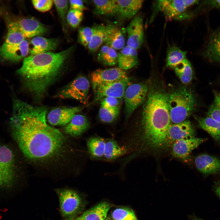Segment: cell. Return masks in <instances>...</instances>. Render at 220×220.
Instances as JSON below:
<instances>
[{
	"mask_svg": "<svg viewBox=\"0 0 220 220\" xmlns=\"http://www.w3.org/2000/svg\"><path fill=\"white\" fill-rule=\"evenodd\" d=\"M47 110L14 99L9 125L12 137L23 154L34 161H45L61 154L67 140L58 129L48 125Z\"/></svg>",
	"mask_w": 220,
	"mask_h": 220,
	"instance_id": "obj_1",
	"label": "cell"
},
{
	"mask_svg": "<svg viewBox=\"0 0 220 220\" xmlns=\"http://www.w3.org/2000/svg\"><path fill=\"white\" fill-rule=\"evenodd\" d=\"M168 95L164 90L159 88L148 90L140 127L125 144L127 149L135 155L145 151L156 150L168 146L167 134L171 124Z\"/></svg>",
	"mask_w": 220,
	"mask_h": 220,
	"instance_id": "obj_2",
	"label": "cell"
},
{
	"mask_svg": "<svg viewBox=\"0 0 220 220\" xmlns=\"http://www.w3.org/2000/svg\"><path fill=\"white\" fill-rule=\"evenodd\" d=\"M74 46L62 51L48 52L26 57L17 71L25 87L37 100H41L56 82Z\"/></svg>",
	"mask_w": 220,
	"mask_h": 220,
	"instance_id": "obj_3",
	"label": "cell"
},
{
	"mask_svg": "<svg viewBox=\"0 0 220 220\" xmlns=\"http://www.w3.org/2000/svg\"><path fill=\"white\" fill-rule=\"evenodd\" d=\"M168 105L171 123L186 120L194 110L196 99L188 88L180 87L168 95Z\"/></svg>",
	"mask_w": 220,
	"mask_h": 220,
	"instance_id": "obj_4",
	"label": "cell"
},
{
	"mask_svg": "<svg viewBox=\"0 0 220 220\" xmlns=\"http://www.w3.org/2000/svg\"><path fill=\"white\" fill-rule=\"evenodd\" d=\"M59 202L60 211L64 220H75L81 211L82 198L75 190L69 189L56 190Z\"/></svg>",
	"mask_w": 220,
	"mask_h": 220,
	"instance_id": "obj_5",
	"label": "cell"
},
{
	"mask_svg": "<svg viewBox=\"0 0 220 220\" xmlns=\"http://www.w3.org/2000/svg\"><path fill=\"white\" fill-rule=\"evenodd\" d=\"M17 168L15 157L12 150L5 145H0V188H9L14 184Z\"/></svg>",
	"mask_w": 220,
	"mask_h": 220,
	"instance_id": "obj_6",
	"label": "cell"
},
{
	"mask_svg": "<svg viewBox=\"0 0 220 220\" xmlns=\"http://www.w3.org/2000/svg\"><path fill=\"white\" fill-rule=\"evenodd\" d=\"M148 90V86L144 83H131L128 86L123 97L127 119L145 102Z\"/></svg>",
	"mask_w": 220,
	"mask_h": 220,
	"instance_id": "obj_7",
	"label": "cell"
},
{
	"mask_svg": "<svg viewBox=\"0 0 220 220\" xmlns=\"http://www.w3.org/2000/svg\"><path fill=\"white\" fill-rule=\"evenodd\" d=\"M90 87V82L87 78L80 76L63 88L57 94L56 97L73 99L83 103L87 97Z\"/></svg>",
	"mask_w": 220,
	"mask_h": 220,
	"instance_id": "obj_8",
	"label": "cell"
},
{
	"mask_svg": "<svg viewBox=\"0 0 220 220\" xmlns=\"http://www.w3.org/2000/svg\"><path fill=\"white\" fill-rule=\"evenodd\" d=\"M131 83V78L127 76L116 81L99 85L93 89L94 100L97 101L108 97L121 99L126 88Z\"/></svg>",
	"mask_w": 220,
	"mask_h": 220,
	"instance_id": "obj_9",
	"label": "cell"
},
{
	"mask_svg": "<svg viewBox=\"0 0 220 220\" xmlns=\"http://www.w3.org/2000/svg\"><path fill=\"white\" fill-rule=\"evenodd\" d=\"M127 76L126 71L119 67L99 69L91 73L90 80L94 89L99 85L116 81Z\"/></svg>",
	"mask_w": 220,
	"mask_h": 220,
	"instance_id": "obj_10",
	"label": "cell"
},
{
	"mask_svg": "<svg viewBox=\"0 0 220 220\" xmlns=\"http://www.w3.org/2000/svg\"><path fill=\"white\" fill-rule=\"evenodd\" d=\"M127 45L138 50L142 45L144 39L143 21L140 15L135 16L127 25Z\"/></svg>",
	"mask_w": 220,
	"mask_h": 220,
	"instance_id": "obj_11",
	"label": "cell"
},
{
	"mask_svg": "<svg viewBox=\"0 0 220 220\" xmlns=\"http://www.w3.org/2000/svg\"><path fill=\"white\" fill-rule=\"evenodd\" d=\"M207 140L194 136L177 141L172 145V155L174 157L185 160L193 150Z\"/></svg>",
	"mask_w": 220,
	"mask_h": 220,
	"instance_id": "obj_12",
	"label": "cell"
},
{
	"mask_svg": "<svg viewBox=\"0 0 220 220\" xmlns=\"http://www.w3.org/2000/svg\"><path fill=\"white\" fill-rule=\"evenodd\" d=\"M83 108L81 106H77L56 108L48 114L47 117L48 122L53 126H65Z\"/></svg>",
	"mask_w": 220,
	"mask_h": 220,
	"instance_id": "obj_13",
	"label": "cell"
},
{
	"mask_svg": "<svg viewBox=\"0 0 220 220\" xmlns=\"http://www.w3.org/2000/svg\"><path fill=\"white\" fill-rule=\"evenodd\" d=\"M15 22L25 38L41 36L45 34L48 30L46 26L34 18H23Z\"/></svg>",
	"mask_w": 220,
	"mask_h": 220,
	"instance_id": "obj_14",
	"label": "cell"
},
{
	"mask_svg": "<svg viewBox=\"0 0 220 220\" xmlns=\"http://www.w3.org/2000/svg\"><path fill=\"white\" fill-rule=\"evenodd\" d=\"M195 130L190 121L186 120L177 123H171L168 130L167 143L169 146L179 140L194 137Z\"/></svg>",
	"mask_w": 220,
	"mask_h": 220,
	"instance_id": "obj_15",
	"label": "cell"
},
{
	"mask_svg": "<svg viewBox=\"0 0 220 220\" xmlns=\"http://www.w3.org/2000/svg\"><path fill=\"white\" fill-rule=\"evenodd\" d=\"M157 5L158 9L163 12L168 19L184 18L187 9L183 0H159Z\"/></svg>",
	"mask_w": 220,
	"mask_h": 220,
	"instance_id": "obj_16",
	"label": "cell"
},
{
	"mask_svg": "<svg viewBox=\"0 0 220 220\" xmlns=\"http://www.w3.org/2000/svg\"><path fill=\"white\" fill-rule=\"evenodd\" d=\"M197 169L205 175L220 173V159L207 154L200 155L195 160Z\"/></svg>",
	"mask_w": 220,
	"mask_h": 220,
	"instance_id": "obj_17",
	"label": "cell"
},
{
	"mask_svg": "<svg viewBox=\"0 0 220 220\" xmlns=\"http://www.w3.org/2000/svg\"><path fill=\"white\" fill-rule=\"evenodd\" d=\"M90 127V123L85 116L76 114L63 129L66 134L73 137H79L86 131Z\"/></svg>",
	"mask_w": 220,
	"mask_h": 220,
	"instance_id": "obj_18",
	"label": "cell"
},
{
	"mask_svg": "<svg viewBox=\"0 0 220 220\" xmlns=\"http://www.w3.org/2000/svg\"><path fill=\"white\" fill-rule=\"evenodd\" d=\"M25 39L15 22L8 24L7 35L5 40L0 48V55L16 46Z\"/></svg>",
	"mask_w": 220,
	"mask_h": 220,
	"instance_id": "obj_19",
	"label": "cell"
},
{
	"mask_svg": "<svg viewBox=\"0 0 220 220\" xmlns=\"http://www.w3.org/2000/svg\"><path fill=\"white\" fill-rule=\"evenodd\" d=\"M117 14L123 20H129L134 17L141 8L142 0H116Z\"/></svg>",
	"mask_w": 220,
	"mask_h": 220,
	"instance_id": "obj_20",
	"label": "cell"
},
{
	"mask_svg": "<svg viewBox=\"0 0 220 220\" xmlns=\"http://www.w3.org/2000/svg\"><path fill=\"white\" fill-rule=\"evenodd\" d=\"M137 50L125 46L118 53L119 68L124 70L131 69L138 64Z\"/></svg>",
	"mask_w": 220,
	"mask_h": 220,
	"instance_id": "obj_21",
	"label": "cell"
},
{
	"mask_svg": "<svg viewBox=\"0 0 220 220\" xmlns=\"http://www.w3.org/2000/svg\"><path fill=\"white\" fill-rule=\"evenodd\" d=\"M30 42L32 46L29 51L31 56L50 52L56 49L59 44L56 39L48 38L41 36L33 38Z\"/></svg>",
	"mask_w": 220,
	"mask_h": 220,
	"instance_id": "obj_22",
	"label": "cell"
},
{
	"mask_svg": "<svg viewBox=\"0 0 220 220\" xmlns=\"http://www.w3.org/2000/svg\"><path fill=\"white\" fill-rule=\"evenodd\" d=\"M204 55L211 61L220 62V29L215 31L210 35Z\"/></svg>",
	"mask_w": 220,
	"mask_h": 220,
	"instance_id": "obj_23",
	"label": "cell"
},
{
	"mask_svg": "<svg viewBox=\"0 0 220 220\" xmlns=\"http://www.w3.org/2000/svg\"><path fill=\"white\" fill-rule=\"evenodd\" d=\"M110 207L107 202L99 203L83 212L75 220H105Z\"/></svg>",
	"mask_w": 220,
	"mask_h": 220,
	"instance_id": "obj_24",
	"label": "cell"
},
{
	"mask_svg": "<svg viewBox=\"0 0 220 220\" xmlns=\"http://www.w3.org/2000/svg\"><path fill=\"white\" fill-rule=\"evenodd\" d=\"M125 39L121 30L114 25H108L105 45L116 50H121L125 46Z\"/></svg>",
	"mask_w": 220,
	"mask_h": 220,
	"instance_id": "obj_25",
	"label": "cell"
},
{
	"mask_svg": "<svg viewBox=\"0 0 220 220\" xmlns=\"http://www.w3.org/2000/svg\"><path fill=\"white\" fill-rule=\"evenodd\" d=\"M29 51V43L25 39L18 45L0 56L6 61L17 62L26 57Z\"/></svg>",
	"mask_w": 220,
	"mask_h": 220,
	"instance_id": "obj_26",
	"label": "cell"
},
{
	"mask_svg": "<svg viewBox=\"0 0 220 220\" xmlns=\"http://www.w3.org/2000/svg\"><path fill=\"white\" fill-rule=\"evenodd\" d=\"M93 33L91 40L88 48L91 53L96 52L105 41L107 30L108 25L98 24L93 27Z\"/></svg>",
	"mask_w": 220,
	"mask_h": 220,
	"instance_id": "obj_27",
	"label": "cell"
},
{
	"mask_svg": "<svg viewBox=\"0 0 220 220\" xmlns=\"http://www.w3.org/2000/svg\"><path fill=\"white\" fill-rule=\"evenodd\" d=\"M127 153L126 148L120 146L115 140L108 139L106 141L103 159L107 161H112Z\"/></svg>",
	"mask_w": 220,
	"mask_h": 220,
	"instance_id": "obj_28",
	"label": "cell"
},
{
	"mask_svg": "<svg viewBox=\"0 0 220 220\" xmlns=\"http://www.w3.org/2000/svg\"><path fill=\"white\" fill-rule=\"evenodd\" d=\"M106 140L99 137H92L86 141V145L91 157L95 160L104 159Z\"/></svg>",
	"mask_w": 220,
	"mask_h": 220,
	"instance_id": "obj_29",
	"label": "cell"
},
{
	"mask_svg": "<svg viewBox=\"0 0 220 220\" xmlns=\"http://www.w3.org/2000/svg\"><path fill=\"white\" fill-rule=\"evenodd\" d=\"M197 119L199 126L208 133L215 141H220V122L208 116L199 118Z\"/></svg>",
	"mask_w": 220,
	"mask_h": 220,
	"instance_id": "obj_30",
	"label": "cell"
},
{
	"mask_svg": "<svg viewBox=\"0 0 220 220\" xmlns=\"http://www.w3.org/2000/svg\"><path fill=\"white\" fill-rule=\"evenodd\" d=\"M92 2L95 6L94 13L95 14L112 16L117 13L116 0H95Z\"/></svg>",
	"mask_w": 220,
	"mask_h": 220,
	"instance_id": "obj_31",
	"label": "cell"
},
{
	"mask_svg": "<svg viewBox=\"0 0 220 220\" xmlns=\"http://www.w3.org/2000/svg\"><path fill=\"white\" fill-rule=\"evenodd\" d=\"M118 53L116 50L106 45H103L98 50L97 59L105 65L113 66L118 62Z\"/></svg>",
	"mask_w": 220,
	"mask_h": 220,
	"instance_id": "obj_32",
	"label": "cell"
},
{
	"mask_svg": "<svg viewBox=\"0 0 220 220\" xmlns=\"http://www.w3.org/2000/svg\"><path fill=\"white\" fill-rule=\"evenodd\" d=\"M174 69L176 75L183 84H188L192 81L193 75V68L190 62L186 58Z\"/></svg>",
	"mask_w": 220,
	"mask_h": 220,
	"instance_id": "obj_33",
	"label": "cell"
},
{
	"mask_svg": "<svg viewBox=\"0 0 220 220\" xmlns=\"http://www.w3.org/2000/svg\"><path fill=\"white\" fill-rule=\"evenodd\" d=\"M186 52L175 45L169 46L167 50L166 64L167 67L174 68L186 58Z\"/></svg>",
	"mask_w": 220,
	"mask_h": 220,
	"instance_id": "obj_34",
	"label": "cell"
},
{
	"mask_svg": "<svg viewBox=\"0 0 220 220\" xmlns=\"http://www.w3.org/2000/svg\"><path fill=\"white\" fill-rule=\"evenodd\" d=\"M63 29L65 31L68 29L67 16L69 2L68 0H53Z\"/></svg>",
	"mask_w": 220,
	"mask_h": 220,
	"instance_id": "obj_35",
	"label": "cell"
},
{
	"mask_svg": "<svg viewBox=\"0 0 220 220\" xmlns=\"http://www.w3.org/2000/svg\"><path fill=\"white\" fill-rule=\"evenodd\" d=\"M111 217L113 220H138L134 211L126 207L115 209L111 213Z\"/></svg>",
	"mask_w": 220,
	"mask_h": 220,
	"instance_id": "obj_36",
	"label": "cell"
},
{
	"mask_svg": "<svg viewBox=\"0 0 220 220\" xmlns=\"http://www.w3.org/2000/svg\"><path fill=\"white\" fill-rule=\"evenodd\" d=\"M119 111L120 109H112L101 106L99 112L100 119L104 123H112L116 119Z\"/></svg>",
	"mask_w": 220,
	"mask_h": 220,
	"instance_id": "obj_37",
	"label": "cell"
},
{
	"mask_svg": "<svg viewBox=\"0 0 220 220\" xmlns=\"http://www.w3.org/2000/svg\"><path fill=\"white\" fill-rule=\"evenodd\" d=\"M207 116L220 122V93H214V99L208 109Z\"/></svg>",
	"mask_w": 220,
	"mask_h": 220,
	"instance_id": "obj_38",
	"label": "cell"
},
{
	"mask_svg": "<svg viewBox=\"0 0 220 220\" xmlns=\"http://www.w3.org/2000/svg\"><path fill=\"white\" fill-rule=\"evenodd\" d=\"M83 12L71 9L68 12L67 16V23L72 28H75L80 24L83 18Z\"/></svg>",
	"mask_w": 220,
	"mask_h": 220,
	"instance_id": "obj_39",
	"label": "cell"
},
{
	"mask_svg": "<svg viewBox=\"0 0 220 220\" xmlns=\"http://www.w3.org/2000/svg\"><path fill=\"white\" fill-rule=\"evenodd\" d=\"M93 33V27H82L79 28L78 38L81 44L84 47H88L92 38Z\"/></svg>",
	"mask_w": 220,
	"mask_h": 220,
	"instance_id": "obj_40",
	"label": "cell"
},
{
	"mask_svg": "<svg viewBox=\"0 0 220 220\" xmlns=\"http://www.w3.org/2000/svg\"><path fill=\"white\" fill-rule=\"evenodd\" d=\"M32 3L34 7L38 11L45 12L50 10L53 3L52 0H33Z\"/></svg>",
	"mask_w": 220,
	"mask_h": 220,
	"instance_id": "obj_41",
	"label": "cell"
},
{
	"mask_svg": "<svg viewBox=\"0 0 220 220\" xmlns=\"http://www.w3.org/2000/svg\"><path fill=\"white\" fill-rule=\"evenodd\" d=\"M121 99L114 97H105L101 100V106L112 109H120Z\"/></svg>",
	"mask_w": 220,
	"mask_h": 220,
	"instance_id": "obj_42",
	"label": "cell"
},
{
	"mask_svg": "<svg viewBox=\"0 0 220 220\" xmlns=\"http://www.w3.org/2000/svg\"><path fill=\"white\" fill-rule=\"evenodd\" d=\"M69 5L71 9L78 10L83 12L87 9L83 1L80 0H72L69 1Z\"/></svg>",
	"mask_w": 220,
	"mask_h": 220,
	"instance_id": "obj_43",
	"label": "cell"
},
{
	"mask_svg": "<svg viewBox=\"0 0 220 220\" xmlns=\"http://www.w3.org/2000/svg\"><path fill=\"white\" fill-rule=\"evenodd\" d=\"M206 3L208 6L220 9V0H212L207 1Z\"/></svg>",
	"mask_w": 220,
	"mask_h": 220,
	"instance_id": "obj_44",
	"label": "cell"
},
{
	"mask_svg": "<svg viewBox=\"0 0 220 220\" xmlns=\"http://www.w3.org/2000/svg\"><path fill=\"white\" fill-rule=\"evenodd\" d=\"M213 190L216 195L220 199V180L215 182L213 186Z\"/></svg>",
	"mask_w": 220,
	"mask_h": 220,
	"instance_id": "obj_45",
	"label": "cell"
},
{
	"mask_svg": "<svg viewBox=\"0 0 220 220\" xmlns=\"http://www.w3.org/2000/svg\"><path fill=\"white\" fill-rule=\"evenodd\" d=\"M187 8L188 7L197 4L198 3L199 1L195 0H183Z\"/></svg>",
	"mask_w": 220,
	"mask_h": 220,
	"instance_id": "obj_46",
	"label": "cell"
},
{
	"mask_svg": "<svg viewBox=\"0 0 220 220\" xmlns=\"http://www.w3.org/2000/svg\"><path fill=\"white\" fill-rule=\"evenodd\" d=\"M189 220H205L201 219L194 214L191 215L189 216Z\"/></svg>",
	"mask_w": 220,
	"mask_h": 220,
	"instance_id": "obj_47",
	"label": "cell"
},
{
	"mask_svg": "<svg viewBox=\"0 0 220 220\" xmlns=\"http://www.w3.org/2000/svg\"><path fill=\"white\" fill-rule=\"evenodd\" d=\"M105 220H110L109 218L107 217Z\"/></svg>",
	"mask_w": 220,
	"mask_h": 220,
	"instance_id": "obj_48",
	"label": "cell"
},
{
	"mask_svg": "<svg viewBox=\"0 0 220 220\" xmlns=\"http://www.w3.org/2000/svg\"><path fill=\"white\" fill-rule=\"evenodd\" d=\"M1 12L0 11V16H1Z\"/></svg>",
	"mask_w": 220,
	"mask_h": 220,
	"instance_id": "obj_49",
	"label": "cell"
},
{
	"mask_svg": "<svg viewBox=\"0 0 220 220\" xmlns=\"http://www.w3.org/2000/svg\"><path fill=\"white\" fill-rule=\"evenodd\" d=\"M111 220H112V219H111Z\"/></svg>",
	"mask_w": 220,
	"mask_h": 220,
	"instance_id": "obj_50",
	"label": "cell"
}]
</instances>
